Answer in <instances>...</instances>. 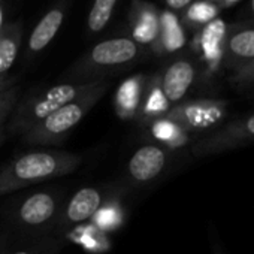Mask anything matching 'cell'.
<instances>
[{"label": "cell", "instance_id": "1", "mask_svg": "<svg viewBox=\"0 0 254 254\" xmlns=\"http://www.w3.org/2000/svg\"><path fill=\"white\" fill-rule=\"evenodd\" d=\"M81 163L82 157L79 154L67 151L50 150L21 154L0 169V196L72 174Z\"/></svg>", "mask_w": 254, "mask_h": 254}, {"label": "cell", "instance_id": "2", "mask_svg": "<svg viewBox=\"0 0 254 254\" xmlns=\"http://www.w3.org/2000/svg\"><path fill=\"white\" fill-rule=\"evenodd\" d=\"M108 87L109 82L106 79H97L90 90L78 96L75 100L66 103L64 106L53 112L48 118L27 130L23 135V141L27 145L41 147L60 144L102 99Z\"/></svg>", "mask_w": 254, "mask_h": 254}, {"label": "cell", "instance_id": "3", "mask_svg": "<svg viewBox=\"0 0 254 254\" xmlns=\"http://www.w3.org/2000/svg\"><path fill=\"white\" fill-rule=\"evenodd\" d=\"M96 81L97 79L57 84L42 93L29 97L15 108L17 111L9 121V132L14 135H24L32 127L48 118L53 112L90 90Z\"/></svg>", "mask_w": 254, "mask_h": 254}, {"label": "cell", "instance_id": "4", "mask_svg": "<svg viewBox=\"0 0 254 254\" xmlns=\"http://www.w3.org/2000/svg\"><path fill=\"white\" fill-rule=\"evenodd\" d=\"M254 144V112L241 115L199 139L191 147L194 157H208Z\"/></svg>", "mask_w": 254, "mask_h": 254}, {"label": "cell", "instance_id": "5", "mask_svg": "<svg viewBox=\"0 0 254 254\" xmlns=\"http://www.w3.org/2000/svg\"><path fill=\"white\" fill-rule=\"evenodd\" d=\"M229 112V102L221 99H196L174 105L165 115L189 133L215 129L223 124Z\"/></svg>", "mask_w": 254, "mask_h": 254}, {"label": "cell", "instance_id": "6", "mask_svg": "<svg viewBox=\"0 0 254 254\" xmlns=\"http://www.w3.org/2000/svg\"><path fill=\"white\" fill-rule=\"evenodd\" d=\"M139 54V47L133 39L115 38L97 44L90 54L75 67L76 78H88L100 70H108L132 63Z\"/></svg>", "mask_w": 254, "mask_h": 254}, {"label": "cell", "instance_id": "7", "mask_svg": "<svg viewBox=\"0 0 254 254\" xmlns=\"http://www.w3.org/2000/svg\"><path fill=\"white\" fill-rule=\"evenodd\" d=\"M227 26L229 24L218 17L197 30V35L193 42V48L196 50L200 62L205 66L206 78H211L220 69H223Z\"/></svg>", "mask_w": 254, "mask_h": 254}, {"label": "cell", "instance_id": "8", "mask_svg": "<svg viewBox=\"0 0 254 254\" xmlns=\"http://www.w3.org/2000/svg\"><path fill=\"white\" fill-rule=\"evenodd\" d=\"M254 60V20H245L227 26L223 69L230 73Z\"/></svg>", "mask_w": 254, "mask_h": 254}, {"label": "cell", "instance_id": "9", "mask_svg": "<svg viewBox=\"0 0 254 254\" xmlns=\"http://www.w3.org/2000/svg\"><path fill=\"white\" fill-rule=\"evenodd\" d=\"M169 153L157 144H147L135 151L127 165V174L136 184H147L162 175L169 162Z\"/></svg>", "mask_w": 254, "mask_h": 254}, {"label": "cell", "instance_id": "10", "mask_svg": "<svg viewBox=\"0 0 254 254\" xmlns=\"http://www.w3.org/2000/svg\"><path fill=\"white\" fill-rule=\"evenodd\" d=\"M197 76V67L190 59H177L172 62L160 76V84L165 96L171 103L181 102Z\"/></svg>", "mask_w": 254, "mask_h": 254}, {"label": "cell", "instance_id": "11", "mask_svg": "<svg viewBox=\"0 0 254 254\" xmlns=\"http://www.w3.org/2000/svg\"><path fill=\"white\" fill-rule=\"evenodd\" d=\"M59 199L50 191H38L21 202L17 211V218L27 227H45L57 215Z\"/></svg>", "mask_w": 254, "mask_h": 254}, {"label": "cell", "instance_id": "12", "mask_svg": "<svg viewBox=\"0 0 254 254\" xmlns=\"http://www.w3.org/2000/svg\"><path fill=\"white\" fill-rule=\"evenodd\" d=\"M103 200H105V194L97 187H84L78 190L70 197L62 214L60 218L62 227L70 229L76 224L90 221Z\"/></svg>", "mask_w": 254, "mask_h": 254}, {"label": "cell", "instance_id": "13", "mask_svg": "<svg viewBox=\"0 0 254 254\" xmlns=\"http://www.w3.org/2000/svg\"><path fill=\"white\" fill-rule=\"evenodd\" d=\"M147 81L145 75H135L121 82L114 97V108L118 118L126 121L138 117Z\"/></svg>", "mask_w": 254, "mask_h": 254}, {"label": "cell", "instance_id": "14", "mask_svg": "<svg viewBox=\"0 0 254 254\" xmlns=\"http://www.w3.org/2000/svg\"><path fill=\"white\" fill-rule=\"evenodd\" d=\"M148 126H150V135L153 136L156 144L168 151L184 148L191 141L190 133L184 127L168 117H160L157 120H153L151 123H148Z\"/></svg>", "mask_w": 254, "mask_h": 254}, {"label": "cell", "instance_id": "15", "mask_svg": "<svg viewBox=\"0 0 254 254\" xmlns=\"http://www.w3.org/2000/svg\"><path fill=\"white\" fill-rule=\"evenodd\" d=\"M187 44V36L180 18L172 11H163L160 14V32L154 44V50L159 54H171L183 50Z\"/></svg>", "mask_w": 254, "mask_h": 254}, {"label": "cell", "instance_id": "16", "mask_svg": "<svg viewBox=\"0 0 254 254\" xmlns=\"http://www.w3.org/2000/svg\"><path fill=\"white\" fill-rule=\"evenodd\" d=\"M171 108L172 103L168 100V97L162 90L160 76H153L151 79H148L138 112L139 120L144 123H151L153 120L165 117Z\"/></svg>", "mask_w": 254, "mask_h": 254}, {"label": "cell", "instance_id": "17", "mask_svg": "<svg viewBox=\"0 0 254 254\" xmlns=\"http://www.w3.org/2000/svg\"><path fill=\"white\" fill-rule=\"evenodd\" d=\"M67 238L88 254H105L112 248L109 235L99 230L93 223L85 221L70 227Z\"/></svg>", "mask_w": 254, "mask_h": 254}, {"label": "cell", "instance_id": "18", "mask_svg": "<svg viewBox=\"0 0 254 254\" xmlns=\"http://www.w3.org/2000/svg\"><path fill=\"white\" fill-rule=\"evenodd\" d=\"M132 27L133 41L136 44L154 45L160 32V14L153 5L144 3L142 6H139Z\"/></svg>", "mask_w": 254, "mask_h": 254}, {"label": "cell", "instance_id": "19", "mask_svg": "<svg viewBox=\"0 0 254 254\" xmlns=\"http://www.w3.org/2000/svg\"><path fill=\"white\" fill-rule=\"evenodd\" d=\"M126 221V211L121 200L117 196L105 197L102 205L97 208L94 215L91 217L90 223H93L99 230L105 233L115 232L123 227Z\"/></svg>", "mask_w": 254, "mask_h": 254}, {"label": "cell", "instance_id": "20", "mask_svg": "<svg viewBox=\"0 0 254 254\" xmlns=\"http://www.w3.org/2000/svg\"><path fill=\"white\" fill-rule=\"evenodd\" d=\"M63 18H64V14L60 8H54L44 15V18L33 29L30 39H29V48L32 53L42 51L54 39V36L57 35L63 23Z\"/></svg>", "mask_w": 254, "mask_h": 254}, {"label": "cell", "instance_id": "21", "mask_svg": "<svg viewBox=\"0 0 254 254\" xmlns=\"http://www.w3.org/2000/svg\"><path fill=\"white\" fill-rule=\"evenodd\" d=\"M221 6L211 0H194L184 9V23L191 29H202L212 20L218 18Z\"/></svg>", "mask_w": 254, "mask_h": 254}, {"label": "cell", "instance_id": "22", "mask_svg": "<svg viewBox=\"0 0 254 254\" xmlns=\"http://www.w3.org/2000/svg\"><path fill=\"white\" fill-rule=\"evenodd\" d=\"M20 41L21 33L17 26H11L0 33V76L6 75V72L12 67L18 54Z\"/></svg>", "mask_w": 254, "mask_h": 254}, {"label": "cell", "instance_id": "23", "mask_svg": "<svg viewBox=\"0 0 254 254\" xmlns=\"http://www.w3.org/2000/svg\"><path fill=\"white\" fill-rule=\"evenodd\" d=\"M117 0H94L91 11L88 14V29L91 32H102L111 20Z\"/></svg>", "mask_w": 254, "mask_h": 254}, {"label": "cell", "instance_id": "24", "mask_svg": "<svg viewBox=\"0 0 254 254\" xmlns=\"http://www.w3.org/2000/svg\"><path fill=\"white\" fill-rule=\"evenodd\" d=\"M229 82L235 88H248L254 85V60L239 70L230 73Z\"/></svg>", "mask_w": 254, "mask_h": 254}, {"label": "cell", "instance_id": "25", "mask_svg": "<svg viewBox=\"0 0 254 254\" xmlns=\"http://www.w3.org/2000/svg\"><path fill=\"white\" fill-rule=\"evenodd\" d=\"M18 100V88L12 87L8 91L0 94V129H2V124L11 114V111L15 108Z\"/></svg>", "mask_w": 254, "mask_h": 254}, {"label": "cell", "instance_id": "26", "mask_svg": "<svg viewBox=\"0 0 254 254\" xmlns=\"http://www.w3.org/2000/svg\"><path fill=\"white\" fill-rule=\"evenodd\" d=\"M193 2H194V0H165L166 6L171 11H183Z\"/></svg>", "mask_w": 254, "mask_h": 254}, {"label": "cell", "instance_id": "27", "mask_svg": "<svg viewBox=\"0 0 254 254\" xmlns=\"http://www.w3.org/2000/svg\"><path fill=\"white\" fill-rule=\"evenodd\" d=\"M14 87V79L12 78H8L6 75H2L0 76V94L8 91L9 88Z\"/></svg>", "mask_w": 254, "mask_h": 254}, {"label": "cell", "instance_id": "28", "mask_svg": "<svg viewBox=\"0 0 254 254\" xmlns=\"http://www.w3.org/2000/svg\"><path fill=\"white\" fill-rule=\"evenodd\" d=\"M239 0H220L218 2V5L221 6V9H224V8H230V6H233L235 3H238Z\"/></svg>", "mask_w": 254, "mask_h": 254}, {"label": "cell", "instance_id": "29", "mask_svg": "<svg viewBox=\"0 0 254 254\" xmlns=\"http://www.w3.org/2000/svg\"><path fill=\"white\" fill-rule=\"evenodd\" d=\"M247 12H248V20H254V0H250L248 2Z\"/></svg>", "mask_w": 254, "mask_h": 254}, {"label": "cell", "instance_id": "30", "mask_svg": "<svg viewBox=\"0 0 254 254\" xmlns=\"http://www.w3.org/2000/svg\"><path fill=\"white\" fill-rule=\"evenodd\" d=\"M2 20H3V11L2 6H0V29H2Z\"/></svg>", "mask_w": 254, "mask_h": 254}, {"label": "cell", "instance_id": "31", "mask_svg": "<svg viewBox=\"0 0 254 254\" xmlns=\"http://www.w3.org/2000/svg\"><path fill=\"white\" fill-rule=\"evenodd\" d=\"M2 141H3V132H2V129H0V144H2Z\"/></svg>", "mask_w": 254, "mask_h": 254}, {"label": "cell", "instance_id": "32", "mask_svg": "<svg viewBox=\"0 0 254 254\" xmlns=\"http://www.w3.org/2000/svg\"><path fill=\"white\" fill-rule=\"evenodd\" d=\"M12 254H30V253H27V251H17V253H12Z\"/></svg>", "mask_w": 254, "mask_h": 254}, {"label": "cell", "instance_id": "33", "mask_svg": "<svg viewBox=\"0 0 254 254\" xmlns=\"http://www.w3.org/2000/svg\"><path fill=\"white\" fill-rule=\"evenodd\" d=\"M211 2H217V3H218V2H220V0H211Z\"/></svg>", "mask_w": 254, "mask_h": 254}, {"label": "cell", "instance_id": "34", "mask_svg": "<svg viewBox=\"0 0 254 254\" xmlns=\"http://www.w3.org/2000/svg\"><path fill=\"white\" fill-rule=\"evenodd\" d=\"M215 254H223L221 251H215Z\"/></svg>", "mask_w": 254, "mask_h": 254}]
</instances>
